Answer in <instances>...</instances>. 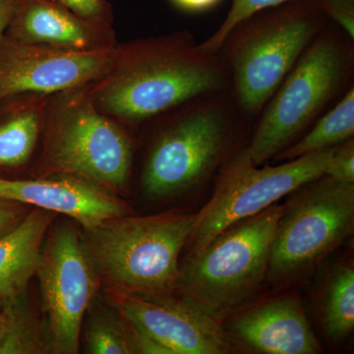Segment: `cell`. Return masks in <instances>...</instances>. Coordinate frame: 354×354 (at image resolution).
Segmentation results:
<instances>
[{"label":"cell","mask_w":354,"mask_h":354,"mask_svg":"<svg viewBox=\"0 0 354 354\" xmlns=\"http://www.w3.org/2000/svg\"><path fill=\"white\" fill-rule=\"evenodd\" d=\"M318 31L313 14L290 10L249 18L230 32L223 46H227L234 99L242 113L254 115L264 109Z\"/></svg>","instance_id":"ba28073f"},{"label":"cell","mask_w":354,"mask_h":354,"mask_svg":"<svg viewBox=\"0 0 354 354\" xmlns=\"http://www.w3.org/2000/svg\"><path fill=\"white\" fill-rule=\"evenodd\" d=\"M36 277L51 353H78L84 317L97 297L101 281L82 237L72 225H51Z\"/></svg>","instance_id":"30bf717a"},{"label":"cell","mask_w":354,"mask_h":354,"mask_svg":"<svg viewBox=\"0 0 354 354\" xmlns=\"http://www.w3.org/2000/svg\"><path fill=\"white\" fill-rule=\"evenodd\" d=\"M351 55L333 35L316 37L272 95L248 147L263 165L285 151L319 118L344 86Z\"/></svg>","instance_id":"52a82bcc"},{"label":"cell","mask_w":354,"mask_h":354,"mask_svg":"<svg viewBox=\"0 0 354 354\" xmlns=\"http://www.w3.org/2000/svg\"><path fill=\"white\" fill-rule=\"evenodd\" d=\"M335 147L286 160L277 167L254 164L247 148L227 160L216 189L201 211L185 246L199 251L230 225L257 215L300 186L325 176Z\"/></svg>","instance_id":"9c48e42d"},{"label":"cell","mask_w":354,"mask_h":354,"mask_svg":"<svg viewBox=\"0 0 354 354\" xmlns=\"http://www.w3.org/2000/svg\"><path fill=\"white\" fill-rule=\"evenodd\" d=\"M272 239L267 281L277 288L309 277L353 232L354 183L323 176L290 193Z\"/></svg>","instance_id":"5b68a950"},{"label":"cell","mask_w":354,"mask_h":354,"mask_svg":"<svg viewBox=\"0 0 354 354\" xmlns=\"http://www.w3.org/2000/svg\"><path fill=\"white\" fill-rule=\"evenodd\" d=\"M55 1L86 19L111 24V10L106 0H55Z\"/></svg>","instance_id":"cb8c5ba5"},{"label":"cell","mask_w":354,"mask_h":354,"mask_svg":"<svg viewBox=\"0 0 354 354\" xmlns=\"http://www.w3.org/2000/svg\"><path fill=\"white\" fill-rule=\"evenodd\" d=\"M55 214L29 211L17 227L0 237V299L8 301L27 290L36 276L44 239Z\"/></svg>","instance_id":"2e32d148"},{"label":"cell","mask_w":354,"mask_h":354,"mask_svg":"<svg viewBox=\"0 0 354 354\" xmlns=\"http://www.w3.org/2000/svg\"><path fill=\"white\" fill-rule=\"evenodd\" d=\"M106 301L123 318L150 335L169 354H225L234 344L221 324L176 292L138 295L104 290Z\"/></svg>","instance_id":"7c38bea8"},{"label":"cell","mask_w":354,"mask_h":354,"mask_svg":"<svg viewBox=\"0 0 354 354\" xmlns=\"http://www.w3.org/2000/svg\"><path fill=\"white\" fill-rule=\"evenodd\" d=\"M0 198L69 216L85 230L132 214L129 205L116 193L88 179L69 174L24 180L0 177Z\"/></svg>","instance_id":"4fadbf2b"},{"label":"cell","mask_w":354,"mask_h":354,"mask_svg":"<svg viewBox=\"0 0 354 354\" xmlns=\"http://www.w3.org/2000/svg\"><path fill=\"white\" fill-rule=\"evenodd\" d=\"M283 205H272L230 225L179 266L176 291L223 318L265 285L277 223Z\"/></svg>","instance_id":"277c9868"},{"label":"cell","mask_w":354,"mask_h":354,"mask_svg":"<svg viewBox=\"0 0 354 354\" xmlns=\"http://www.w3.org/2000/svg\"><path fill=\"white\" fill-rule=\"evenodd\" d=\"M51 353L46 320L30 301L27 290L4 301V317L0 330V354Z\"/></svg>","instance_id":"ac0fdd59"},{"label":"cell","mask_w":354,"mask_h":354,"mask_svg":"<svg viewBox=\"0 0 354 354\" xmlns=\"http://www.w3.org/2000/svg\"><path fill=\"white\" fill-rule=\"evenodd\" d=\"M325 176L341 183H354L353 138L335 147Z\"/></svg>","instance_id":"603a6c76"},{"label":"cell","mask_w":354,"mask_h":354,"mask_svg":"<svg viewBox=\"0 0 354 354\" xmlns=\"http://www.w3.org/2000/svg\"><path fill=\"white\" fill-rule=\"evenodd\" d=\"M28 213L25 204L0 198V237L17 227Z\"/></svg>","instance_id":"484cf974"},{"label":"cell","mask_w":354,"mask_h":354,"mask_svg":"<svg viewBox=\"0 0 354 354\" xmlns=\"http://www.w3.org/2000/svg\"><path fill=\"white\" fill-rule=\"evenodd\" d=\"M6 35L20 43L74 51L118 44L111 24L81 17L55 0H19Z\"/></svg>","instance_id":"9a60e30c"},{"label":"cell","mask_w":354,"mask_h":354,"mask_svg":"<svg viewBox=\"0 0 354 354\" xmlns=\"http://www.w3.org/2000/svg\"><path fill=\"white\" fill-rule=\"evenodd\" d=\"M4 317V301L0 299V330H1L2 322H3Z\"/></svg>","instance_id":"f1b7e54d"},{"label":"cell","mask_w":354,"mask_h":354,"mask_svg":"<svg viewBox=\"0 0 354 354\" xmlns=\"http://www.w3.org/2000/svg\"><path fill=\"white\" fill-rule=\"evenodd\" d=\"M324 333L333 344L346 339L354 329V269L339 265L330 272L321 298Z\"/></svg>","instance_id":"ffe728a7"},{"label":"cell","mask_w":354,"mask_h":354,"mask_svg":"<svg viewBox=\"0 0 354 354\" xmlns=\"http://www.w3.org/2000/svg\"><path fill=\"white\" fill-rule=\"evenodd\" d=\"M19 0H0V39L6 34Z\"/></svg>","instance_id":"4316f807"},{"label":"cell","mask_w":354,"mask_h":354,"mask_svg":"<svg viewBox=\"0 0 354 354\" xmlns=\"http://www.w3.org/2000/svg\"><path fill=\"white\" fill-rule=\"evenodd\" d=\"M176 6L189 11H201L215 6L218 0H174Z\"/></svg>","instance_id":"83f0119b"},{"label":"cell","mask_w":354,"mask_h":354,"mask_svg":"<svg viewBox=\"0 0 354 354\" xmlns=\"http://www.w3.org/2000/svg\"><path fill=\"white\" fill-rule=\"evenodd\" d=\"M195 214L118 216L85 230L84 245L104 290L138 295L177 292L179 257Z\"/></svg>","instance_id":"7a4b0ae2"},{"label":"cell","mask_w":354,"mask_h":354,"mask_svg":"<svg viewBox=\"0 0 354 354\" xmlns=\"http://www.w3.org/2000/svg\"><path fill=\"white\" fill-rule=\"evenodd\" d=\"M50 95L21 94L0 101V169L24 167L43 135Z\"/></svg>","instance_id":"e0dca14e"},{"label":"cell","mask_w":354,"mask_h":354,"mask_svg":"<svg viewBox=\"0 0 354 354\" xmlns=\"http://www.w3.org/2000/svg\"><path fill=\"white\" fill-rule=\"evenodd\" d=\"M88 85L50 95L38 177H82L120 194L131 174L132 139L97 108Z\"/></svg>","instance_id":"3957f363"},{"label":"cell","mask_w":354,"mask_h":354,"mask_svg":"<svg viewBox=\"0 0 354 354\" xmlns=\"http://www.w3.org/2000/svg\"><path fill=\"white\" fill-rule=\"evenodd\" d=\"M223 97L189 102L160 130L142 172L147 196L165 199L188 192L225 162L234 118L232 104Z\"/></svg>","instance_id":"8992f818"},{"label":"cell","mask_w":354,"mask_h":354,"mask_svg":"<svg viewBox=\"0 0 354 354\" xmlns=\"http://www.w3.org/2000/svg\"><path fill=\"white\" fill-rule=\"evenodd\" d=\"M118 46L74 51L0 39V101L12 95H53L88 85L108 73Z\"/></svg>","instance_id":"8fae6325"},{"label":"cell","mask_w":354,"mask_h":354,"mask_svg":"<svg viewBox=\"0 0 354 354\" xmlns=\"http://www.w3.org/2000/svg\"><path fill=\"white\" fill-rule=\"evenodd\" d=\"M225 332L232 344L254 353L317 354L322 346L295 295L270 298L239 312Z\"/></svg>","instance_id":"5bb4252c"},{"label":"cell","mask_w":354,"mask_h":354,"mask_svg":"<svg viewBox=\"0 0 354 354\" xmlns=\"http://www.w3.org/2000/svg\"><path fill=\"white\" fill-rule=\"evenodd\" d=\"M109 305L87 310L84 321V346L90 354H135L131 329L127 319Z\"/></svg>","instance_id":"44dd1931"},{"label":"cell","mask_w":354,"mask_h":354,"mask_svg":"<svg viewBox=\"0 0 354 354\" xmlns=\"http://www.w3.org/2000/svg\"><path fill=\"white\" fill-rule=\"evenodd\" d=\"M323 8L337 23L349 38H354L353 0H324Z\"/></svg>","instance_id":"d4e9b609"},{"label":"cell","mask_w":354,"mask_h":354,"mask_svg":"<svg viewBox=\"0 0 354 354\" xmlns=\"http://www.w3.org/2000/svg\"><path fill=\"white\" fill-rule=\"evenodd\" d=\"M292 0H232V7L227 18L213 36L200 44L203 50L209 53H218L225 43V39L232 30L244 21L253 17L255 14L271 7L281 6Z\"/></svg>","instance_id":"7402d4cb"},{"label":"cell","mask_w":354,"mask_h":354,"mask_svg":"<svg viewBox=\"0 0 354 354\" xmlns=\"http://www.w3.org/2000/svg\"><path fill=\"white\" fill-rule=\"evenodd\" d=\"M353 134L354 90L351 88L334 108L317 121L308 133L274 158L286 162L320 152L353 138Z\"/></svg>","instance_id":"d6986e66"},{"label":"cell","mask_w":354,"mask_h":354,"mask_svg":"<svg viewBox=\"0 0 354 354\" xmlns=\"http://www.w3.org/2000/svg\"><path fill=\"white\" fill-rule=\"evenodd\" d=\"M227 62L184 35L118 46L106 75L88 85L97 108L124 123H140L202 97L221 94Z\"/></svg>","instance_id":"6da1fadb"}]
</instances>
